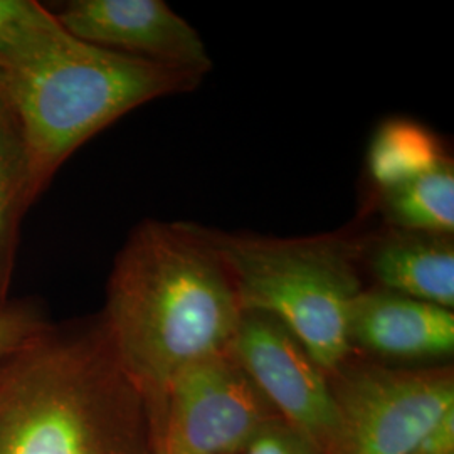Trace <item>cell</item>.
Here are the masks:
<instances>
[{
    "label": "cell",
    "instance_id": "10",
    "mask_svg": "<svg viewBox=\"0 0 454 454\" xmlns=\"http://www.w3.org/2000/svg\"><path fill=\"white\" fill-rule=\"evenodd\" d=\"M360 261L369 264L382 290L453 309V236L390 227L360 243Z\"/></svg>",
    "mask_w": 454,
    "mask_h": 454
},
{
    "label": "cell",
    "instance_id": "8",
    "mask_svg": "<svg viewBox=\"0 0 454 454\" xmlns=\"http://www.w3.org/2000/svg\"><path fill=\"white\" fill-rule=\"evenodd\" d=\"M54 16L98 48L206 78L212 58L200 34L162 0H71Z\"/></svg>",
    "mask_w": 454,
    "mask_h": 454
},
{
    "label": "cell",
    "instance_id": "16",
    "mask_svg": "<svg viewBox=\"0 0 454 454\" xmlns=\"http://www.w3.org/2000/svg\"><path fill=\"white\" fill-rule=\"evenodd\" d=\"M41 4L34 0H0V59L39 12Z\"/></svg>",
    "mask_w": 454,
    "mask_h": 454
},
{
    "label": "cell",
    "instance_id": "2",
    "mask_svg": "<svg viewBox=\"0 0 454 454\" xmlns=\"http://www.w3.org/2000/svg\"><path fill=\"white\" fill-rule=\"evenodd\" d=\"M0 454H162L155 409L101 322L46 326L0 364Z\"/></svg>",
    "mask_w": 454,
    "mask_h": 454
},
{
    "label": "cell",
    "instance_id": "5",
    "mask_svg": "<svg viewBox=\"0 0 454 454\" xmlns=\"http://www.w3.org/2000/svg\"><path fill=\"white\" fill-rule=\"evenodd\" d=\"M332 375L337 422L328 454H409L454 411L451 369L345 362Z\"/></svg>",
    "mask_w": 454,
    "mask_h": 454
},
{
    "label": "cell",
    "instance_id": "13",
    "mask_svg": "<svg viewBox=\"0 0 454 454\" xmlns=\"http://www.w3.org/2000/svg\"><path fill=\"white\" fill-rule=\"evenodd\" d=\"M446 159L436 137L409 120H390L373 135L369 172L380 192L419 177Z\"/></svg>",
    "mask_w": 454,
    "mask_h": 454
},
{
    "label": "cell",
    "instance_id": "3",
    "mask_svg": "<svg viewBox=\"0 0 454 454\" xmlns=\"http://www.w3.org/2000/svg\"><path fill=\"white\" fill-rule=\"evenodd\" d=\"M202 82L84 43L44 5L0 59V93L22 133L37 199L99 131L145 103L191 93Z\"/></svg>",
    "mask_w": 454,
    "mask_h": 454
},
{
    "label": "cell",
    "instance_id": "15",
    "mask_svg": "<svg viewBox=\"0 0 454 454\" xmlns=\"http://www.w3.org/2000/svg\"><path fill=\"white\" fill-rule=\"evenodd\" d=\"M244 454H320L288 424L273 421L249 442Z\"/></svg>",
    "mask_w": 454,
    "mask_h": 454
},
{
    "label": "cell",
    "instance_id": "17",
    "mask_svg": "<svg viewBox=\"0 0 454 454\" xmlns=\"http://www.w3.org/2000/svg\"><path fill=\"white\" fill-rule=\"evenodd\" d=\"M409 454H454V411L442 416Z\"/></svg>",
    "mask_w": 454,
    "mask_h": 454
},
{
    "label": "cell",
    "instance_id": "7",
    "mask_svg": "<svg viewBox=\"0 0 454 454\" xmlns=\"http://www.w3.org/2000/svg\"><path fill=\"white\" fill-rule=\"evenodd\" d=\"M232 352L285 424L328 454L337 409L328 373L273 317L244 311Z\"/></svg>",
    "mask_w": 454,
    "mask_h": 454
},
{
    "label": "cell",
    "instance_id": "14",
    "mask_svg": "<svg viewBox=\"0 0 454 454\" xmlns=\"http://www.w3.org/2000/svg\"><path fill=\"white\" fill-rule=\"evenodd\" d=\"M46 326L39 313L27 307H0V364Z\"/></svg>",
    "mask_w": 454,
    "mask_h": 454
},
{
    "label": "cell",
    "instance_id": "6",
    "mask_svg": "<svg viewBox=\"0 0 454 454\" xmlns=\"http://www.w3.org/2000/svg\"><path fill=\"white\" fill-rule=\"evenodd\" d=\"M153 409L162 454L244 453L275 421L232 350L184 369Z\"/></svg>",
    "mask_w": 454,
    "mask_h": 454
},
{
    "label": "cell",
    "instance_id": "11",
    "mask_svg": "<svg viewBox=\"0 0 454 454\" xmlns=\"http://www.w3.org/2000/svg\"><path fill=\"white\" fill-rule=\"evenodd\" d=\"M34 194L27 150L16 118L0 93V307L11 281L17 234Z\"/></svg>",
    "mask_w": 454,
    "mask_h": 454
},
{
    "label": "cell",
    "instance_id": "12",
    "mask_svg": "<svg viewBox=\"0 0 454 454\" xmlns=\"http://www.w3.org/2000/svg\"><path fill=\"white\" fill-rule=\"evenodd\" d=\"M390 226L431 234H454V165L450 157L397 187L382 191Z\"/></svg>",
    "mask_w": 454,
    "mask_h": 454
},
{
    "label": "cell",
    "instance_id": "4",
    "mask_svg": "<svg viewBox=\"0 0 454 454\" xmlns=\"http://www.w3.org/2000/svg\"><path fill=\"white\" fill-rule=\"evenodd\" d=\"M232 276L243 311L285 325L326 373L354 348L348 320L362 293L360 243L343 236L266 238L206 227Z\"/></svg>",
    "mask_w": 454,
    "mask_h": 454
},
{
    "label": "cell",
    "instance_id": "1",
    "mask_svg": "<svg viewBox=\"0 0 454 454\" xmlns=\"http://www.w3.org/2000/svg\"><path fill=\"white\" fill-rule=\"evenodd\" d=\"M243 313L206 227L152 219L133 229L114 260L101 326L155 407L184 369L232 350Z\"/></svg>",
    "mask_w": 454,
    "mask_h": 454
},
{
    "label": "cell",
    "instance_id": "9",
    "mask_svg": "<svg viewBox=\"0 0 454 454\" xmlns=\"http://www.w3.org/2000/svg\"><path fill=\"white\" fill-rule=\"evenodd\" d=\"M352 348L399 360L451 357L453 309L386 290L358 294L348 320Z\"/></svg>",
    "mask_w": 454,
    "mask_h": 454
}]
</instances>
